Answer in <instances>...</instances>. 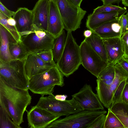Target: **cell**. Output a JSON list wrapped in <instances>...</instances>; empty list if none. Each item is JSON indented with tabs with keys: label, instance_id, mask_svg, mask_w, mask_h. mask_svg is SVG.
<instances>
[{
	"label": "cell",
	"instance_id": "obj_4",
	"mask_svg": "<svg viewBox=\"0 0 128 128\" xmlns=\"http://www.w3.org/2000/svg\"><path fill=\"white\" fill-rule=\"evenodd\" d=\"M81 64L80 46L72 32H67L65 46L56 66L64 76L68 77L77 70Z\"/></svg>",
	"mask_w": 128,
	"mask_h": 128
},
{
	"label": "cell",
	"instance_id": "obj_29",
	"mask_svg": "<svg viewBox=\"0 0 128 128\" xmlns=\"http://www.w3.org/2000/svg\"><path fill=\"white\" fill-rule=\"evenodd\" d=\"M126 10V8L122 7L119 6L112 4L103 5L98 6L94 10L93 13L111 12H120Z\"/></svg>",
	"mask_w": 128,
	"mask_h": 128
},
{
	"label": "cell",
	"instance_id": "obj_32",
	"mask_svg": "<svg viewBox=\"0 0 128 128\" xmlns=\"http://www.w3.org/2000/svg\"><path fill=\"white\" fill-rule=\"evenodd\" d=\"M123 56L128 60V31H126L121 37Z\"/></svg>",
	"mask_w": 128,
	"mask_h": 128
},
{
	"label": "cell",
	"instance_id": "obj_9",
	"mask_svg": "<svg viewBox=\"0 0 128 128\" xmlns=\"http://www.w3.org/2000/svg\"><path fill=\"white\" fill-rule=\"evenodd\" d=\"M115 76L113 82L109 86L104 83L98 78L96 80V89L99 98L104 106L108 108L112 104L114 94L120 83L128 78V74L118 62L114 64Z\"/></svg>",
	"mask_w": 128,
	"mask_h": 128
},
{
	"label": "cell",
	"instance_id": "obj_6",
	"mask_svg": "<svg viewBox=\"0 0 128 128\" xmlns=\"http://www.w3.org/2000/svg\"><path fill=\"white\" fill-rule=\"evenodd\" d=\"M20 36L28 53L52 50L56 38L48 32L34 26L31 31Z\"/></svg>",
	"mask_w": 128,
	"mask_h": 128
},
{
	"label": "cell",
	"instance_id": "obj_23",
	"mask_svg": "<svg viewBox=\"0 0 128 128\" xmlns=\"http://www.w3.org/2000/svg\"><path fill=\"white\" fill-rule=\"evenodd\" d=\"M8 18L0 11V23L4 26L8 36L10 43L21 41L20 35L16 27L8 24Z\"/></svg>",
	"mask_w": 128,
	"mask_h": 128
},
{
	"label": "cell",
	"instance_id": "obj_7",
	"mask_svg": "<svg viewBox=\"0 0 128 128\" xmlns=\"http://www.w3.org/2000/svg\"><path fill=\"white\" fill-rule=\"evenodd\" d=\"M53 0L60 13L64 29L67 32H72L80 28L87 12L70 0Z\"/></svg>",
	"mask_w": 128,
	"mask_h": 128
},
{
	"label": "cell",
	"instance_id": "obj_39",
	"mask_svg": "<svg viewBox=\"0 0 128 128\" xmlns=\"http://www.w3.org/2000/svg\"><path fill=\"white\" fill-rule=\"evenodd\" d=\"M67 97L66 96L64 95H56L55 96V98L56 99L61 101H64L66 100Z\"/></svg>",
	"mask_w": 128,
	"mask_h": 128
},
{
	"label": "cell",
	"instance_id": "obj_3",
	"mask_svg": "<svg viewBox=\"0 0 128 128\" xmlns=\"http://www.w3.org/2000/svg\"><path fill=\"white\" fill-rule=\"evenodd\" d=\"M0 80L13 87L29 90V79L25 72L24 60H0Z\"/></svg>",
	"mask_w": 128,
	"mask_h": 128
},
{
	"label": "cell",
	"instance_id": "obj_19",
	"mask_svg": "<svg viewBox=\"0 0 128 128\" xmlns=\"http://www.w3.org/2000/svg\"><path fill=\"white\" fill-rule=\"evenodd\" d=\"M92 31L102 38L121 37V26L118 19L105 23Z\"/></svg>",
	"mask_w": 128,
	"mask_h": 128
},
{
	"label": "cell",
	"instance_id": "obj_21",
	"mask_svg": "<svg viewBox=\"0 0 128 128\" xmlns=\"http://www.w3.org/2000/svg\"><path fill=\"white\" fill-rule=\"evenodd\" d=\"M108 109L116 116L124 128H128V104L119 102L111 104Z\"/></svg>",
	"mask_w": 128,
	"mask_h": 128
},
{
	"label": "cell",
	"instance_id": "obj_12",
	"mask_svg": "<svg viewBox=\"0 0 128 128\" xmlns=\"http://www.w3.org/2000/svg\"><path fill=\"white\" fill-rule=\"evenodd\" d=\"M26 111L28 128H46L60 117L36 105Z\"/></svg>",
	"mask_w": 128,
	"mask_h": 128
},
{
	"label": "cell",
	"instance_id": "obj_11",
	"mask_svg": "<svg viewBox=\"0 0 128 128\" xmlns=\"http://www.w3.org/2000/svg\"><path fill=\"white\" fill-rule=\"evenodd\" d=\"M72 96L82 110H94L104 109L97 94L94 92L89 84H85L78 92Z\"/></svg>",
	"mask_w": 128,
	"mask_h": 128
},
{
	"label": "cell",
	"instance_id": "obj_13",
	"mask_svg": "<svg viewBox=\"0 0 128 128\" xmlns=\"http://www.w3.org/2000/svg\"><path fill=\"white\" fill-rule=\"evenodd\" d=\"M24 64L25 72L29 79L56 66L55 62H44L34 53L28 54L24 60Z\"/></svg>",
	"mask_w": 128,
	"mask_h": 128
},
{
	"label": "cell",
	"instance_id": "obj_16",
	"mask_svg": "<svg viewBox=\"0 0 128 128\" xmlns=\"http://www.w3.org/2000/svg\"><path fill=\"white\" fill-rule=\"evenodd\" d=\"M127 11L124 10L111 12L92 13L88 14L87 17L86 26L92 31L101 25L106 22L118 20L122 15Z\"/></svg>",
	"mask_w": 128,
	"mask_h": 128
},
{
	"label": "cell",
	"instance_id": "obj_18",
	"mask_svg": "<svg viewBox=\"0 0 128 128\" xmlns=\"http://www.w3.org/2000/svg\"><path fill=\"white\" fill-rule=\"evenodd\" d=\"M109 63L115 64L122 56L124 53L120 37L102 38Z\"/></svg>",
	"mask_w": 128,
	"mask_h": 128
},
{
	"label": "cell",
	"instance_id": "obj_41",
	"mask_svg": "<svg viewBox=\"0 0 128 128\" xmlns=\"http://www.w3.org/2000/svg\"><path fill=\"white\" fill-rule=\"evenodd\" d=\"M92 32V31L90 30H86L84 32V35L85 38H88L91 36Z\"/></svg>",
	"mask_w": 128,
	"mask_h": 128
},
{
	"label": "cell",
	"instance_id": "obj_22",
	"mask_svg": "<svg viewBox=\"0 0 128 128\" xmlns=\"http://www.w3.org/2000/svg\"><path fill=\"white\" fill-rule=\"evenodd\" d=\"M0 60L8 62L13 59L9 50L8 36L4 26L0 24Z\"/></svg>",
	"mask_w": 128,
	"mask_h": 128
},
{
	"label": "cell",
	"instance_id": "obj_40",
	"mask_svg": "<svg viewBox=\"0 0 128 128\" xmlns=\"http://www.w3.org/2000/svg\"><path fill=\"white\" fill-rule=\"evenodd\" d=\"M7 21L9 25L16 27V22L15 20L13 18H9Z\"/></svg>",
	"mask_w": 128,
	"mask_h": 128
},
{
	"label": "cell",
	"instance_id": "obj_36",
	"mask_svg": "<svg viewBox=\"0 0 128 128\" xmlns=\"http://www.w3.org/2000/svg\"><path fill=\"white\" fill-rule=\"evenodd\" d=\"M0 11L9 18H12L15 13V12L12 11L7 9L0 2Z\"/></svg>",
	"mask_w": 128,
	"mask_h": 128
},
{
	"label": "cell",
	"instance_id": "obj_45",
	"mask_svg": "<svg viewBox=\"0 0 128 128\" xmlns=\"http://www.w3.org/2000/svg\"><path fill=\"white\" fill-rule=\"evenodd\" d=\"M126 16H127L128 18V12L126 14Z\"/></svg>",
	"mask_w": 128,
	"mask_h": 128
},
{
	"label": "cell",
	"instance_id": "obj_42",
	"mask_svg": "<svg viewBox=\"0 0 128 128\" xmlns=\"http://www.w3.org/2000/svg\"><path fill=\"white\" fill-rule=\"evenodd\" d=\"M75 4L78 6H80L81 3L83 0H70Z\"/></svg>",
	"mask_w": 128,
	"mask_h": 128
},
{
	"label": "cell",
	"instance_id": "obj_17",
	"mask_svg": "<svg viewBox=\"0 0 128 128\" xmlns=\"http://www.w3.org/2000/svg\"><path fill=\"white\" fill-rule=\"evenodd\" d=\"M62 21L56 5L50 0L47 32L56 38L64 30Z\"/></svg>",
	"mask_w": 128,
	"mask_h": 128
},
{
	"label": "cell",
	"instance_id": "obj_20",
	"mask_svg": "<svg viewBox=\"0 0 128 128\" xmlns=\"http://www.w3.org/2000/svg\"><path fill=\"white\" fill-rule=\"evenodd\" d=\"M84 40L103 60L108 62L107 54L102 38L93 32L90 36L85 38Z\"/></svg>",
	"mask_w": 128,
	"mask_h": 128
},
{
	"label": "cell",
	"instance_id": "obj_2",
	"mask_svg": "<svg viewBox=\"0 0 128 128\" xmlns=\"http://www.w3.org/2000/svg\"><path fill=\"white\" fill-rule=\"evenodd\" d=\"M64 76L57 66H54L31 77L29 79L28 90L42 96L53 94L55 86L62 87L64 85Z\"/></svg>",
	"mask_w": 128,
	"mask_h": 128
},
{
	"label": "cell",
	"instance_id": "obj_1",
	"mask_svg": "<svg viewBox=\"0 0 128 128\" xmlns=\"http://www.w3.org/2000/svg\"><path fill=\"white\" fill-rule=\"evenodd\" d=\"M32 99L28 90L13 87L0 80V106L19 126L24 122V113Z\"/></svg>",
	"mask_w": 128,
	"mask_h": 128
},
{
	"label": "cell",
	"instance_id": "obj_43",
	"mask_svg": "<svg viewBox=\"0 0 128 128\" xmlns=\"http://www.w3.org/2000/svg\"><path fill=\"white\" fill-rule=\"evenodd\" d=\"M122 2L124 6L128 7V0H122Z\"/></svg>",
	"mask_w": 128,
	"mask_h": 128
},
{
	"label": "cell",
	"instance_id": "obj_44",
	"mask_svg": "<svg viewBox=\"0 0 128 128\" xmlns=\"http://www.w3.org/2000/svg\"><path fill=\"white\" fill-rule=\"evenodd\" d=\"M126 16L127 17V19L128 20V18L127 16ZM126 31H128V26H127V28H126Z\"/></svg>",
	"mask_w": 128,
	"mask_h": 128
},
{
	"label": "cell",
	"instance_id": "obj_14",
	"mask_svg": "<svg viewBox=\"0 0 128 128\" xmlns=\"http://www.w3.org/2000/svg\"><path fill=\"white\" fill-rule=\"evenodd\" d=\"M50 0H38L32 10L33 26L47 31Z\"/></svg>",
	"mask_w": 128,
	"mask_h": 128
},
{
	"label": "cell",
	"instance_id": "obj_5",
	"mask_svg": "<svg viewBox=\"0 0 128 128\" xmlns=\"http://www.w3.org/2000/svg\"><path fill=\"white\" fill-rule=\"evenodd\" d=\"M104 110H82L52 122L46 128H88L98 117L105 114Z\"/></svg>",
	"mask_w": 128,
	"mask_h": 128
},
{
	"label": "cell",
	"instance_id": "obj_8",
	"mask_svg": "<svg viewBox=\"0 0 128 128\" xmlns=\"http://www.w3.org/2000/svg\"><path fill=\"white\" fill-rule=\"evenodd\" d=\"M36 106L60 117L68 116L82 110L73 98L61 101L56 99L53 94L48 96H42Z\"/></svg>",
	"mask_w": 128,
	"mask_h": 128
},
{
	"label": "cell",
	"instance_id": "obj_34",
	"mask_svg": "<svg viewBox=\"0 0 128 128\" xmlns=\"http://www.w3.org/2000/svg\"><path fill=\"white\" fill-rule=\"evenodd\" d=\"M118 20L121 26V37L126 31V29L128 25V20L126 14H123L120 17Z\"/></svg>",
	"mask_w": 128,
	"mask_h": 128
},
{
	"label": "cell",
	"instance_id": "obj_15",
	"mask_svg": "<svg viewBox=\"0 0 128 128\" xmlns=\"http://www.w3.org/2000/svg\"><path fill=\"white\" fill-rule=\"evenodd\" d=\"M12 18L16 21V27L20 36L32 30L33 22L32 10L25 7L19 8Z\"/></svg>",
	"mask_w": 128,
	"mask_h": 128
},
{
	"label": "cell",
	"instance_id": "obj_35",
	"mask_svg": "<svg viewBox=\"0 0 128 128\" xmlns=\"http://www.w3.org/2000/svg\"><path fill=\"white\" fill-rule=\"evenodd\" d=\"M122 101L128 104V78L126 80L121 97Z\"/></svg>",
	"mask_w": 128,
	"mask_h": 128
},
{
	"label": "cell",
	"instance_id": "obj_27",
	"mask_svg": "<svg viewBox=\"0 0 128 128\" xmlns=\"http://www.w3.org/2000/svg\"><path fill=\"white\" fill-rule=\"evenodd\" d=\"M104 128H124L116 116L109 109L106 115Z\"/></svg>",
	"mask_w": 128,
	"mask_h": 128
},
{
	"label": "cell",
	"instance_id": "obj_26",
	"mask_svg": "<svg viewBox=\"0 0 128 128\" xmlns=\"http://www.w3.org/2000/svg\"><path fill=\"white\" fill-rule=\"evenodd\" d=\"M0 128H20L21 127L16 124L6 111L0 107Z\"/></svg>",
	"mask_w": 128,
	"mask_h": 128
},
{
	"label": "cell",
	"instance_id": "obj_24",
	"mask_svg": "<svg viewBox=\"0 0 128 128\" xmlns=\"http://www.w3.org/2000/svg\"><path fill=\"white\" fill-rule=\"evenodd\" d=\"M66 37L67 34L64 30L55 40L52 51L54 60L56 64L59 60L64 50Z\"/></svg>",
	"mask_w": 128,
	"mask_h": 128
},
{
	"label": "cell",
	"instance_id": "obj_31",
	"mask_svg": "<svg viewBox=\"0 0 128 128\" xmlns=\"http://www.w3.org/2000/svg\"><path fill=\"white\" fill-rule=\"evenodd\" d=\"M126 79L121 82L116 88L113 96L112 104L122 101V93L125 85Z\"/></svg>",
	"mask_w": 128,
	"mask_h": 128
},
{
	"label": "cell",
	"instance_id": "obj_30",
	"mask_svg": "<svg viewBox=\"0 0 128 128\" xmlns=\"http://www.w3.org/2000/svg\"><path fill=\"white\" fill-rule=\"evenodd\" d=\"M34 53L45 62H55L54 60L52 50H45Z\"/></svg>",
	"mask_w": 128,
	"mask_h": 128
},
{
	"label": "cell",
	"instance_id": "obj_33",
	"mask_svg": "<svg viewBox=\"0 0 128 128\" xmlns=\"http://www.w3.org/2000/svg\"><path fill=\"white\" fill-rule=\"evenodd\" d=\"M106 117V115L105 114L100 116L94 120L88 128H104Z\"/></svg>",
	"mask_w": 128,
	"mask_h": 128
},
{
	"label": "cell",
	"instance_id": "obj_10",
	"mask_svg": "<svg viewBox=\"0 0 128 128\" xmlns=\"http://www.w3.org/2000/svg\"><path fill=\"white\" fill-rule=\"evenodd\" d=\"M80 47L81 64L98 78L109 62L103 60L84 40L81 43Z\"/></svg>",
	"mask_w": 128,
	"mask_h": 128
},
{
	"label": "cell",
	"instance_id": "obj_37",
	"mask_svg": "<svg viewBox=\"0 0 128 128\" xmlns=\"http://www.w3.org/2000/svg\"><path fill=\"white\" fill-rule=\"evenodd\" d=\"M117 62L119 63L124 70L128 74V60L124 58L123 56Z\"/></svg>",
	"mask_w": 128,
	"mask_h": 128
},
{
	"label": "cell",
	"instance_id": "obj_25",
	"mask_svg": "<svg viewBox=\"0 0 128 128\" xmlns=\"http://www.w3.org/2000/svg\"><path fill=\"white\" fill-rule=\"evenodd\" d=\"M9 50L13 59L24 60L29 54L21 41L10 43Z\"/></svg>",
	"mask_w": 128,
	"mask_h": 128
},
{
	"label": "cell",
	"instance_id": "obj_28",
	"mask_svg": "<svg viewBox=\"0 0 128 128\" xmlns=\"http://www.w3.org/2000/svg\"><path fill=\"white\" fill-rule=\"evenodd\" d=\"M114 64L109 63L107 66L100 72L97 78L102 80H113L115 74Z\"/></svg>",
	"mask_w": 128,
	"mask_h": 128
},
{
	"label": "cell",
	"instance_id": "obj_38",
	"mask_svg": "<svg viewBox=\"0 0 128 128\" xmlns=\"http://www.w3.org/2000/svg\"><path fill=\"white\" fill-rule=\"evenodd\" d=\"M102 2L103 5L112 4L116 3L119 5L122 0H100Z\"/></svg>",
	"mask_w": 128,
	"mask_h": 128
}]
</instances>
